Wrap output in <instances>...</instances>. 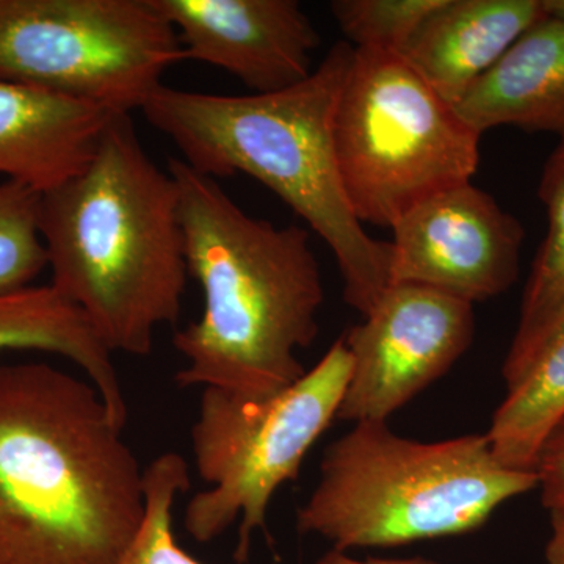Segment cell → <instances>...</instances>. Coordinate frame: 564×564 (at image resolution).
<instances>
[{
    "label": "cell",
    "mask_w": 564,
    "mask_h": 564,
    "mask_svg": "<svg viewBox=\"0 0 564 564\" xmlns=\"http://www.w3.org/2000/svg\"><path fill=\"white\" fill-rule=\"evenodd\" d=\"M122 430L90 381L0 366V564H120L144 518Z\"/></svg>",
    "instance_id": "1"
},
{
    "label": "cell",
    "mask_w": 564,
    "mask_h": 564,
    "mask_svg": "<svg viewBox=\"0 0 564 564\" xmlns=\"http://www.w3.org/2000/svg\"><path fill=\"white\" fill-rule=\"evenodd\" d=\"M166 170L180 192L188 274L204 295L202 318L174 334L187 361L176 383L272 399L306 373L299 351L318 336L325 292L310 232L251 217L182 159Z\"/></svg>",
    "instance_id": "2"
},
{
    "label": "cell",
    "mask_w": 564,
    "mask_h": 564,
    "mask_svg": "<svg viewBox=\"0 0 564 564\" xmlns=\"http://www.w3.org/2000/svg\"><path fill=\"white\" fill-rule=\"evenodd\" d=\"M39 225L52 288L111 355H151L158 329L180 321L188 265L176 182L131 115H115L88 165L40 196Z\"/></svg>",
    "instance_id": "3"
},
{
    "label": "cell",
    "mask_w": 564,
    "mask_h": 564,
    "mask_svg": "<svg viewBox=\"0 0 564 564\" xmlns=\"http://www.w3.org/2000/svg\"><path fill=\"white\" fill-rule=\"evenodd\" d=\"M355 47L336 43L306 80L269 95H210L161 85L141 113L182 161L212 177H254L328 245L344 299L362 315L391 285V243L375 240L345 195L333 120Z\"/></svg>",
    "instance_id": "4"
},
{
    "label": "cell",
    "mask_w": 564,
    "mask_h": 564,
    "mask_svg": "<svg viewBox=\"0 0 564 564\" xmlns=\"http://www.w3.org/2000/svg\"><path fill=\"white\" fill-rule=\"evenodd\" d=\"M536 488V474L503 466L486 434L421 443L359 422L326 448L296 522L334 551L395 547L474 532Z\"/></svg>",
    "instance_id": "5"
},
{
    "label": "cell",
    "mask_w": 564,
    "mask_h": 564,
    "mask_svg": "<svg viewBox=\"0 0 564 564\" xmlns=\"http://www.w3.org/2000/svg\"><path fill=\"white\" fill-rule=\"evenodd\" d=\"M480 139L402 55L355 47L333 140L345 195L362 225L392 228L419 204L473 181Z\"/></svg>",
    "instance_id": "6"
},
{
    "label": "cell",
    "mask_w": 564,
    "mask_h": 564,
    "mask_svg": "<svg viewBox=\"0 0 564 564\" xmlns=\"http://www.w3.org/2000/svg\"><path fill=\"white\" fill-rule=\"evenodd\" d=\"M350 372V351L339 337L314 369L272 399L250 402L203 389L191 436L196 473L207 488L185 507L193 540L210 543L240 519L236 562H247L274 494L299 477L307 452L336 421Z\"/></svg>",
    "instance_id": "7"
},
{
    "label": "cell",
    "mask_w": 564,
    "mask_h": 564,
    "mask_svg": "<svg viewBox=\"0 0 564 564\" xmlns=\"http://www.w3.org/2000/svg\"><path fill=\"white\" fill-rule=\"evenodd\" d=\"M182 61L151 0H0V79L131 115Z\"/></svg>",
    "instance_id": "8"
},
{
    "label": "cell",
    "mask_w": 564,
    "mask_h": 564,
    "mask_svg": "<svg viewBox=\"0 0 564 564\" xmlns=\"http://www.w3.org/2000/svg\"><path fill=\"white\" fill-rule=\"evenodd\" d=\"M345 334L351 372L337 419L388 422L447 373L474 340L473 304L417 284L389 285Z\"/></svg>",
    "instance_id": "9"
},
{
    "label": "cell",
    "mask_w": 564,
    "mask_h": 564,
    "mask_svg": "<svg viewBox=\"0 0 564 564\" xmlns=\"http://www.w3.org/2000/svg\"><path fill=\"white\" fill-rule=\"evenodd\" d=\"M391 229V284L423 285L474 306L518 281L524 226L473 182L437 193Z\"/></svg>",
    "instance_id": "10"
},
{
    "label": "cell",
    "mask_w": 564,
    "mask_h": 564,
    "mask_svg": "<svg viewBox=\"0 0 564 564\" xmlns=\"http://www.w3.org/2000/svg\"><path fill=\"white\" fill-rule=\"evenodd\" d=\"M177 32L185 61L217 66L252 95L302 84L321 36L295 0H151Z\"/></svg>",
    "instance_id": "11"
},
{
    "label": "cell",
    "mask_w": 564,
    "mask_h": 564,
    "mask_svg": "<svg viewBox=\"0 0 564 564\" xmlns=\"http://www.w3.org/2000/svg\"><path fill=\"white\" fill-rule=\"evenodd\" d=\"M115 115L0 79V174L40 195L54 191L88 165Z\"/></svg>",
    "instance_id": "12"
},
{
    "label": "cell",
    "mask_w": 564,
    "mask_h": 564,
    "mask_svg": "<svg viewBox=\"0 0 564 564\" xmlns=\"http://www.w3.org/2000/svg\"><path fill=\"white\" fill-rule=\"evenodd\" d=\"M544 14L543 0H443L399 55L456 107Z\"/></svg>",
    "instance_id": "13"
},
{
    "label": "cell",
    "mask_w": 564,
    "mask_h": 564,
    "mask_svg": "<svg viewBox=\"0 0 564 564\" xmlns=\"http://www.w3.org/2000/svg\"><path fill=\"white\" fill-rule=\"evenodd\" d=\"M456 110L481 135L513 126L564 141V21L544 14L467 91Z\"/></svg>",
    "instance_id": "14"
},
{
    "label": "cell",
    "mask_w": 564,
    "mask_h": 564,
    "mask_svg": "<svg viewBox=\"0 0 564 564\" xmlns=\"http://www.w3.org/2000/svg\"><path fill=\"white\" fill-rule=\"evenodd\" d=\"M10 350L51 352L76 364L124 429L128 402L113 355L85 315L51 284L0 291V352Z\"/></svg>",
    "instance_id": "15"
},
{
    "label": "cell",
    "mask_w": 564,
    "mask_h": 564,
    "mask_svg": "<svg viewBox=\"0 0 564 564\" xmlns=\"http://www.w3.org/2000/svg\"><path fill=\"white\" fill-rule=\"evenodd\" d=\"M538 196L547 212V234L534 256L518 328L505 358L502 377L507 388L564 328V141L545 162Z\"/></svg>",
    "instance_id": "16"
},
{
    "label": "cell",
    "mask_w": 564,
    "mask_h": 564,
    "mask_svg": "<svg viewBox=\"0 0 564 564\" xmlns=\"http://www.w3.org/2000/svg\"><path fill=\"white\" fill-rule=\"evenodd\" d=\"M564 419V328L549 340L497 408L489 426L496 458L510 469L532 470L538 452Z\"/></svg>",
    "instance_id": "17"
},
{
    "label": "cell",
    "mask_w": 564,
    "mask_h": 564,
    "mask_svg": "<svg viewBox=\"0 0 564 564\" xmlns=\"http://www.w3.org/2000/svg\"><path fill=\"white\" fill-rule=\"evenodd\" d=\"M191 488V473L180 454H163L143 474L144 518L120 564H203L177 543L173 508Z\"/></svg>",
    "instance_id": "18"
},
{
    "label": "cell",
    "mask_w": 564,
    "mask_h": 564,
    "mask_svg": "<svg viewBox=\"0 0 564 564\" xmlns=\"http://www.w3.org/2000/svg\"><path fill=\"white\" fill-rule=\"evenodd\" d=\"M40 193L0 184V291L25 288L47 269L40 234Z\"/></svg>",
    "instance_id": "19"
},
{
    "label": "cell",
    "mask_w": 564,
    "mask_h": 564,
    "mask_svg": "<svg viewBox=\"0 0 564 564\" xmlns=\"http://www.w3.org/2000/svg\"><path fill=\"white\" fill-rule=\"evenodd\" d=\"M443 0H334L332 13L356 50L402 54Z\"/></svg>",
    "instance_id": "20"
},
{
    "label": "cell",
    "mask_w": 564,
    "mask_h": 564,
    "mask_svg": "<svg viewBox=\"0 0 564 564\" xmlns=\"http://www.w3.org/2000/svg\"><path fill=\"white\" fill-rule=\"evenodd\" d=\"M533 473L545 510L564 511V419L541 444Z\"/></svg>",
    "instance_id": "21"
},
{
    "label": "cell",
    "mask_w": 564,
    "mask_h": 564,
    "mask_svg": "<svg viewBox=\"0 0 564 564\" xmlns=\"http://www.w3.org/2000/svg\"><path fill=\"white\" fill-rule=\"evenodd\" d=\"M552 534L545 545V564H564V511H552Z\"/></svg>",
    "instance_id": "22"
},
{
    "label": "cell",
    "mask_w": 564,
    "mask_h": 564,
    "mask_svg": "<svg viewBox=\"0 0 564 564\" xmlns=\"http://www.w3.org/2000/svg\"><path fill=\"white\" fill-rule=\"evenodd\" d=\"M315 564H440L425 558H369L356 560L347 552L329 551Z\"/></svg>",
    "instance_id": "23"
},
{
    "label": "cell",
    "mask_w": 564,
    "mask_h": 564,
    "mask_svg": "<svg viewBox=\"0 0 564 564\" xmlns=\"http://www.w3.org/2000/svg\"><path fill=\"white\" fill-rule=\"evenodd\" d=\"M543 7L547 17L564 21V0H543Z\"/></svg>",
    "instance_id": "24"
}]
</instances>
